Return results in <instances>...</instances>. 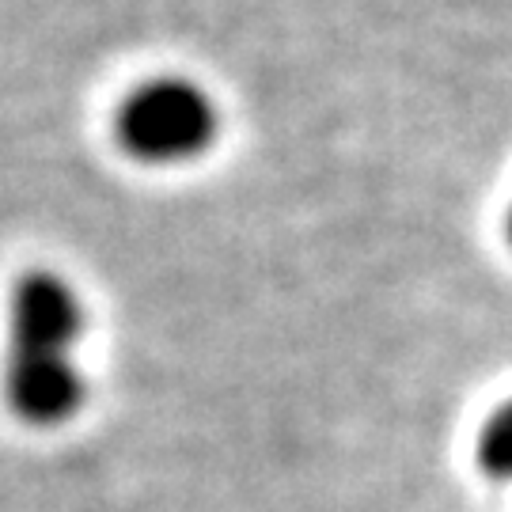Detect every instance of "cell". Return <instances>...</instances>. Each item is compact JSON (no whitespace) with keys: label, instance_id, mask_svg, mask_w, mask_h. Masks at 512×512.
I'll use <instances>...</instances> for the list:
<instances>
[{"label":"cell","instance_id":"cell-3","mask_svg":"<svg viewBox=\"0 0 512 512\" xmlns=\"http://www.w3.org/2000/svg\"><path fill=\"white\" fill-rule=\"evenodd\" d=\"M478 467L494 478H512V399L482 421L478 433Z\"/></svg>","mask_w":512,"mask_h":512},{"label":"cell","instance_id":"cell-1","mask_svg":"<svg viewBox=\"0 0 512 512\" xmlns=\"http://www.w3.org/2000/svg\"><path fill=\"white\" fill-rule=\"evenodd\" d=\"M84 338V304L73 281L54 270H31L8 300L4 399L27 425L50 429L84 406V372L76 346Z\"/></svg>","mask_w":512,"mask_h":512},{"label":"cell","instance_id":"cell-2","mask_svg":"<svg viewBox=\"0 0 512 512\" xmlns=\"http://www.w3.org/2000/svg\"><path fill=\"white\" fill-rule=\"evenodd\" d=\"M217 107L186 76H156L122 99L114 133L141 164H190L217 141Z\"/></svg>","mask_w":512,"mask_h":512},{"label":"cell","instance_id":"cell-4","mask_svg":"<svg viewBox=\"0 0 512 512\" xmlns=\"http://www.w3.org/2000/svg\"><path fill=\"white\" fill-rule=\"evenodd\" d=\"M509 239H512V209H509Z\"/></svg>","mask_w":512,"mask_h":512}]
</instances>
